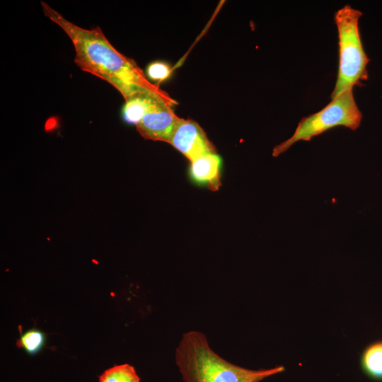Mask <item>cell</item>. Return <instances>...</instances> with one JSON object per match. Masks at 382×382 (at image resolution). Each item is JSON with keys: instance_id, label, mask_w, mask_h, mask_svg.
I'll use <instances>...</instances> for the list:
<instances>
[{"instance_id": "6da1fadb", "label": "cell", "mask_w": 382, "mask_h": 382, "mask_svg": "<svg viewBox=\"0 0 382 382\" xmlns=\"http://www.w3.org/2000/svg\"><path fill=\"white\" fill-rule=\"evenodd\" d=\"M41 6L45 16L59 26L71 40L76 65L83 71L112 85L121 93L125 101L144 93L170 98L147 79L133 59L117 50L100 27L81 28L65 18L45 2L42 1Z\"/></svg>"}, {"instance_id": "7a4b0ae2", "label": "cell", "mask_w": 382, "mask_h": 382, "mask_svg": "<svg viewBox=\"0 0 382 382\" xmlns=\"http://www.w3.org/2000/svg\"><path fill=\"white\" fill-rule=\"evenodd\" d=\"M175 363L185 382H260L285 371L283 366L253 370L217 354L199 331L184 333L175 349Z\"/></svg>"}, {"instance_id": "3957f363", "label": "cell", "mask_w": 382, "mask_h": 382, "mask_svg": "<svg viewBox=\"0 0 382 382\" xmlns=\"http://www.w3.org/2000/svg\"><path fill=\"white\" fill-rule=\"evenodd\" d=\"M362 13L345 5L335 13V23L338 32L339 64L335 88L330 98L352 89L361 81L368 79L366 66L369 63L359 30V19Z\"/></svg>"}, {"instance_id": "277c9868", "label": "cell", "mask_w": 382, "mask_h": 382, "mask_svg": "<svg viewBox=\"0 0 382 382\" xmlns=\"http://www.w3.org/2000/svg\"><path fill=\"white\" fill-rule=\"evenodd\" d=\"M361 120L362 113L356 104L352 89L347 90L333 98L321 110L303 117L293 135L274 148L272 156L277 157L296 142L310 141L313 137L338 126L354 131L360 126Z\"/></svg>"}, {"instance_id": "5b68a950", "label": "cell", "mask_w": 382, "mask_h": 382, "mask_svg": "<svg viewBox=\"0 0 382 382\" xmlns=\"http://www.w3.org/2000/svg\"><path fill=\"white\" fill-rule=\"evenodd\" d=\"M168 143L190 161L202 154L215 151L202 127L190 119L181 118Z\"/></svg>"}, {"instance_id": "8992f818", "label": "cell", "mask_w": 382, "mask_h": 382, "mask_svg": "<svg viewBox=\"0 0 382 382\" xmlns=\"http://www.w3.org/2000/svg\"><path fill=\"white\" fill-rule=\"evenodd\" d=\"M172 107L161 103L151 109L136 125L138 132L146 139L168 143L181 120Z\"/></svg>"}, {"instance_id": "52a82bcc", "label": "cell", "mask_w": 382, "mask_h": 382, "mask_svg": "<svg viewBox=\"0 0 382 382\" xmlns=\"http://www.w3.org/2000/svg\"><path fill=\"white\" fill-rule=\"evenodd\" d=\"M190 162V173L192 180L213 191L219 188L221 161L216 151L202 154Z\"/></svg>"}, {"instance_id": "ba28073f", "label": "cell", "mask_w": 382, "mask_h": 382, "mask_svg": "<svg viewBox=\"0 0 382 382\" xmlns=\"http://www.w3.org/2000/svg\"><path fill=\"white\" fill-rule=\"evenodd\" d=\"M122 108L124 120L135 126L153 108L161 103L173 105L177 103L172 98H164L154 93H144L135 96L125 101Z\"/></svg>"}, {"instance_id": "9c48e42d", "label": "cell", "mask_w": 382, "mask_h": 382, "mask_svg": "<svg viewBox=\"0 0 382 382\" xmlns=\"http://www.w3.org/2000/svg\"><path fill=\"white\" fill-rule=\"evenodd\" d=\"M360 368L368 378L382 381V340L369 344L359 357Z\"/></svg>"}, {"instance_id": "30bf717a", "label": "cell", "mask_w": 382, "mask_h": 382, "mask_svg": "<svg viewBox=\"0 0 382 382\" xmlns=\"http://www.w3.org/2000/svg\"><path fill=\"white\" fill-rule=\"evenodd\" d=\"M99 382H140L134 367L129 364L115 365L99 376Z\"/></svg>"}, {"instance_id": "8fae6325", "label": "cell", "mask_w": 382, "mask_h": 382, "mask_svg": "<svg viewBox=\"0 0 382 382\" xmlns=\"http://www.w3.org/2000/svg\"><path fill=\"white\" fill-rule=\"evenodd\" d=\"M46 340L45 334L36 328L21 333L16 342L18 348H23L28 354L35 355L42 350Z\"/></svg>"}, {"instance_id": "7c38bea8", "label": "cell", "mask_w": 382, "mask_h": 382, "mask_svg": "<svg viewBox=\"0 0 382 382\" xmlns=\"http://www.w3.org/2000/svg\"><path fill=\"white\" fill-rule=\"evenodd\" d=\"M171 71L170 65L166 62L155 61L147 66L145 74L151 82L160 83L170 76Z\"/></svg>"}]
</instances>
